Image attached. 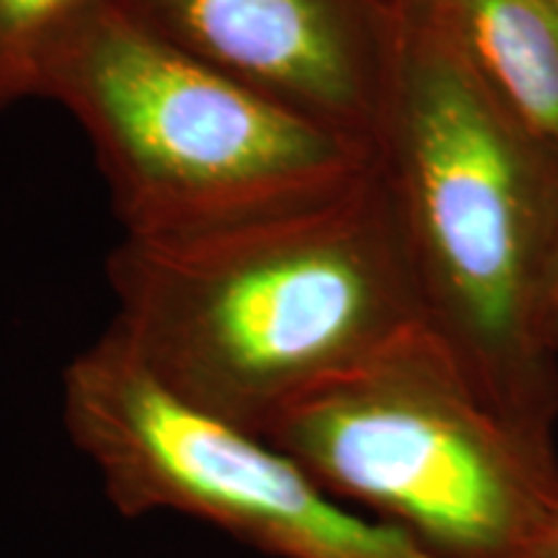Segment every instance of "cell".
Segmentation results:
<instances>
[{
	"instance_id": "1",
	"label": "cell",
	"mask_w": 558,
	"mask_h": 558,
	"mask_svg": "<svg viewBox=\"0 0 558 558\" xmlns=\"http://www.w3.org/2000/svg\"><path fill=\"white\" fill-rule=\"evenodd\" d=\"M111 329L166 390L262 437L292 403L429 326L380 158L311 205L179 241L122 239Z\"/></svg>"
},
{
	"instance_id": "2",
	"label": "cell",
	"mask_w": 558,
	"mask_h": 558,
	"mask_svg": "<svg viewBox=\"0 0 558 558\" xmlns=\"http://www.w3.org/2000/svg\"><path fill=\"white\" fill-rule=\"evenodd\" d=\"M378 158L429 329L492 407L554 439L558 357L538 326L558 173L422 0H403Z\"/></svg>"
},
{
	"instance_id": "3",
	"label": "cell",
	"mask_w": 558,
	"mask_h": 558,
	"mask_svg": "<svg viewBox=\"0 0 558 558\" xmlns=\"http://www.w3.org/2000/svg\"><path fill=\"white\" fill-rule=\"evenodd\" d=\"M47 99L86 132L122 239L179 241L337 194L378 153L308 120L109 5Z\"/></svg>"
},
{
	"instance_id": "4",
	"label": "cell",
	"mask_w": 558,
	"mask_h": 558,
	"mask_svg": "<svg viewBox=\"0 0 558 558\" xmlns=\"http://www.w3.org/2000/svg\"><path fill=\"white\" fill-rule=\"evenodd\" d=\"M262 439L435 558H533L558 527L554 439L492 407L427 324L292 403Z\"/></svg>"
},
{
	"instance_id": "5",
	"label": "cell",
	"mask_w": 558,
	"mask_h": 558,
	"mask_svg": "<svg viewBox=\"0 0 558 558\" xmlns=\"http://www.w3.org/2000/svg\"><path fill=\"white\" fill-rule=\"evenodd\" d=\"M62 422L124 518L171 509L277 558H435L166 390L111 326L62 373Z\"/></svg>"
},
{
	"instance_id": "6",
	"label": "cell",
	"mask_w": 558,
	"mask_h": 558,
	"mask_svg": "<svg viewBox=\"0 0 558 558\" xmlns=\"http://www.w3.org/2000/svg\"><path fill=\"white\" fill-rule=\"evenodd\" d=\"M163 39L378 153L401 0H122Z\"/></svg>"
},
{
	"instance_id": "7",
	"label": "cell",
	"mask_w": 558,
	"mask_h": 558,
	"mask_svg": "<svg viewBox=\"0 0 558 558\" xmlns=\"http://www.w3.org/2000/svg\"><path fill=\"white\" fill-rule=\"evenodd\" d=\"M509 122L558 173V9L550 0H422Z\"/></svg>"
},
{
	"instance_id": "8",
	"label": "cell",
	"mask_w": 558,
	"mask_h": 558,
	"mask_svg": "<svg viewBox=\"0 0 558 558\" xmlns=\"http://www.w3.org/2000/svg\"><path fill=\"white\" fill-rule=\"evenodd\" d=\"M117 0H0V109L47 99L54 68Z\"/></svg>"
},
{
	"instance_id": "9",
	"label": "cell",
	"mask_w": 558,
	"mask_h": 558,
	"mask_svg": "<svg viewBox=\"0 0 558 558\" xmlns=\"http://www.w3.org/2000/svg\"><path fill=\"white\" fill-rule=\"evenodd\" d=\"M538 326H541V337L546 341V347L558 357V220H556L554 239H550L546 267H543Z\"/></svg>"
},
{
	"instance_id": "10",
	"label": "cell",
	"mask_w": 558,
	"mask_h": 558,
	"mask_svg": "<svg viewBox=\"0 0 558 558\" xmlns=\"http://www.w3.org/2000/svg\"><path fill=\"white\" fill-rule=\"evenodd\" d=\"M533 558H558V527L548 535L546 543H543V546L538 548V554H535Z\"/></svg>"
},
{
	"instance_id": "11",
	"label": "cell",
	"mask_w": 558,
	"mask_h": 558,
	"mask_svg": "<svg viewBox=\"0 0 558 558\" xmlns=\"http://www.w3.org/2000/svg\"><path fill=\"white\" fill-rule=\"evenodd\" d=\"M550 3H554V5H556V9H558V0H550Z\"/></svg>"
}]
</instances>
